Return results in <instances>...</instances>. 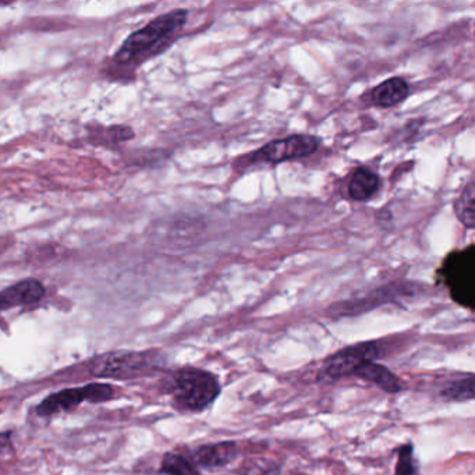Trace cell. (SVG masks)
Instances as JSON below:
<instances>
[{"label": "cell", "mask_w": 475, "mask_h": 475, "mask_svg": "<svg viewBox=\"0 0 475 475\" xmlns=\"http://www.w3.org/2000/svg\"><path fill=\"white\" fill-rule=\"evenodd\" d=\"M165 392L178 410L201 413L217 401L222 386L218 376L207 369L181 367L166 376Z\"/></svg>", "instance_id": "cell-1"}, {"label": "cell", "mask_w": 475, "mask_h": 475, "mask_svg": "<svg viewBox=\"0 0 475 475\" xmlns=\"http://www.w3.org/2000/svg\"><path fill=\"white\" fill-rule=\"evenodd\" d=\"M187 10H173L153 20L148 26L131 34L117 51L115 60L120 65L139 62L146 56L158 52L187 23Z\"/></svg>", "instance_id": "cell-2"}, {"label": "cell", "mask_w": 475, "mask_h": 475, "mask_svg": "<svg viewBox=\"0 0 475 475\" xmlns=\"http://www.w3.org/2000/svg\"><path fill=\"white\" fill-rule=\"evenodd\" d=\"M438 275L443 286L449 290L450 297L455 303L474 310L475 300V246L470 244L467 249L450 252L443 259Z\"/></svg>", "instance_id": "cell-3"}, {"label": "cell", "mask_w": 475, "mask_h": 475, "mask_svg": "<svg viewBox=\"0 0 475 475\" xmlns=\"http://www.w3.org/2000/svg\"><path fill=\"white\" fill-rule=\"evenodd\" d=\"M158 354L144 352H114L97 357L90 371L98 378L131 379L153 371Z\"/></svg>", "instance_id": "cell-4"}, {"label": "cell", "mask_w": 475, "mask_h": 475, "mask_svg": "<svg viewBox=\"0 0 475 475\" xmlns=\"http://www.w3.org/2000/svg\"><path fill=\"white\" fill-rule=\"evenodd\" d=\"M381 347L376 340L360 342L339 350L323 361L317 372L318 384H332L352 376L360 364L368 360L381 359Z\"/></svg>", "instance_id": "cell-5"}, {"label": "cell", "mask_w": 475, "mask_h": 475, "mask_svg": "<svg viewBox=\"0 0 475 475\" xmlns=\"http://www.w3.org/2000/svg\"><path fill=\"white\" fill-rule=\"evenodd\" d=\"M320 139L308 134H295L286 139H275L252 154V162H264L269 165H278L281 162L307 158L317 153Z\"/></svg>", "instance_id": "cell-6"}, {"label": "cell", "mask_w": 475, "mask_h": 475, "mask_svg": "<svg viewBox=\"0 0 475 475\" xmlns=\"http://www.w3.org/2000/svg\"><path fill=\"white\" fill-rule=\"evenodd\" d=\"M239 445L234 440L205 443L191 452V457L194 460L193 464L208 470L229 466L230 463H234L239 457Z\"/></svg>", "instance_id": "cell-7"}, {"label": "cell", "mask_w": 475, "mask_h": 475, "mask_svg": "<svg viewBox=\"0 0 475 475\" xmlns=\"http://www.w3.org/2000/svg\"><path fill=\"white\" fill-rule=\"evenodd\" d=\"M352 376L368 382L389 395H398L404 389L403 382L398 376H395L388 367L382 366L374 360L360 364L352 372Z\"/></svg>", "instance_id": "cell-8"}, {"label": "cell", "mask_w": 475, "mask_h": 475, "mask_svg": "<svg viewBox=\"0 0 475 475\" xmlns=\"http://www.w3.org/2000/svg\"><path fill=\"white\" fill-rule=\"evenodd\" d=\"M418 291H421V285H418V283L385 286V288L376 289L374 293L367 296V297L352 301V303H343V307H340V313H342V311L343 314H352V311L362 313V311H366L367 308L376 307L379 303H388L393 296L403 297V296L416 295Z\"/></svg>", "instance_id": "cell-9"}, {"label": "cell", "mask_w": 475, "mask_h": 475, "mask_svg": "<svg viewBox=\"0 0 475 475\" xmlns=\"http://www.w3.org/2000/svg\"><path fill=\"white\" fill-rule=\"evenodd\" d=\"M44 296L45 288L43 283L36 279H27L0 291V310L36 305Z\"/></svg>", "instance_id": "cell-10"}, {"label": "cell", "mask_w": 475, "mask_h": 475, "mask_svg": "<svg viewBox=\"0 0 475 475\" xmlns=\"http://www.w3.org/2000/svg\"><path fill=\"white\" fill-rule=\"evenodd\" d=\"M83 401H87L84 388L63 389L44 399L36 406V414L41 417H51L60 411L75 410Z\"/></svg>", "instance_id": "cell-11"}, {"label": "cell", "mask_w": 475, "mask_h": 475, "mask_svg": "<svg viewBox=\"0 0 475 475\" xmlns=\"http://www.w3.org/2000/svg\"><path fill=\"white\" fill-rule=\"evenodd\" d=\"M410 88L408 81L401 77H392L372 90V104L378 107H393L408 97Z\"/></svg>", "instance_id": "cell-12"}, {"label": "cell", "mask_w": 475, "mask_h": 475, "mask_svg": "<svg viewBox=\"0 0 475 475\" xmlns=\"http://www.w3.org/2000/svg\"><path fill=\"white\" fill-rule=\"evenodd\" d=\"M379 185H381V178L376 171L367 168L357 169L349 181L350 198L359 202L371 200L378 191Z\"/></svg>", "instance_id": "cell-13"}, {"label": "cell", "mask_w": 475, "mask_h": 475, "mask_svg": "<svg viewBox=\"0 0 475 475\" xmlns=\"http://www.w3.org/2000/svg\"><path fill=\"white\" fill-rule=\"evenodd\" d=\"M439 396L442 400L447 403H463L474 399V376H463V378L455 379L440 389Z\"/></svg>", "instance_id": "cell-14"}, {"label": "cell", "mask_w": 475, "mask_h": 475, "mask_svg": "<svg viewBox=\"0 0 475 475\" xmlns=\"http://www.w3.org/2000/svg\"><path fill=\"white\" fill-rule=\"evenodd\" d=\"M474 193V181L471 180L455 202L457 219L467 229H474L475 226Z\"/></svg>", "instance_id": "cell-15"}, {"label": "cell", "mask_w": 475, "mask_h": 475, "mask_svg": "<svg viewBox=\"0 0 475 475\" xmlns=\"http://www.w3.org/2000/svg\"><path fill=\"white\" fill-rule=\"evenodd\" d=\"M159 475H201L197 467L178 453H166L162 459Z\"/></svg>", "instance_id": "cell-16"}, {"label": "cell", "mask_w": 475, "mask_h": 475, "mask_svg": "<svg viewBox=\"0 0 475 475\" xmlns=\"http://www.w3.org/2000/svg\"><path fill=\"white\" fill-rule=\"evenodd\" d=\"M395 475H423L420 471L417 457H416L413 443H404L399 447Z\"/></svg>", "instance_id": "cell-17"}, {"label": "cell", "mask_w": 475, "mask_h": 475, "mask_svg": "<svg viewBox=\"0 0 475 475\" xmlns=\"http://www.w3.org/2000/svg\"><path fill=\"white\" fill-rule=\"evenodd\" d=\"M85 400L91 403L110 400L115 396V389L107 384H90L84 386Z\"/></svg>", "instance_id": "cell-18"}, {"label": "cell", "mask_w": 475, "mask_h": 475, "mask_svg": "<svg viewBox=\"0 0 475 475\" xmlns=\"http://www.w3.org/2000/svg\"><path fill=\"white\" fill-rule=\"evenodd\" d=\"M12 435H13L12 431L0 432V456H10V455H13L14 447Z\"/></svg>", "instance_id": "cell-19"}]
</instances>
